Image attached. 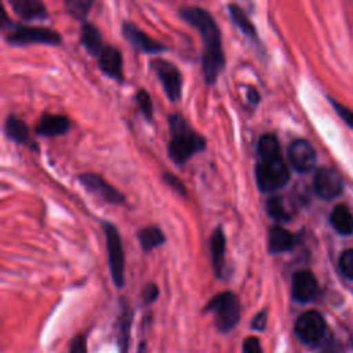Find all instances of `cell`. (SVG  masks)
Returning a JSON list of instances; mask_svg holds the SVG:
<instances>
[{
    "instance_id": "d590c367",
    "label": "cell",
    "mask_w": 353,
    "mask_h": 353,
    "mask_svg": "<svg viewBox=\"0 0 353 353\" xmlns=\"http://www.w3.org/2000/svg\"><path fill=\"white\" fill-rule=\"evenodd\" d=\"M245 98L251 105H258L261 102V94L255 87H247L245 90Z\"/></svg>"
},
{
    "instance_id": "cb8c5ba5",
    "label": "cell",
    "mask_w": 353,
    "mask_h": 353,
    "mask_svg": "<svg viewBox=\"0 0 353 353\" xmlns=\"http://www.w3.org/2000/svg\"><path fill=\"white\" fill-rule=\"evenodd\" d=\"M330 222L341 234H350L353 232V215L346 205H336L331 212Z\"/></svg>"
},
{
    "instance_id": "1f68e13d",
    "label": "cell",
    "mask_w": 353,
    "mask_h": 353,
    "mask_svg": "<svg viewBox=\"0 0 353 353\" xmlns=\"http://www.w3.org/2000/svg\"><path fill=\"white\" fill-rule=\"evenodd\" d=\"M243 353H262L261 342L256 336H248L243 342Z\"/></svg>"
},
{
    "instance_id": "ffe728a7",
    "label": "cell",
    "mask_w": 353,
    "mask_h": 353,
    "mask_svg": "<svg viewBox=\"0 0 353 353\" xmlns=\"http://www.w3.org/2000/svg\"><path fill=\"white\" fill-rule=\"evenodd\" d=\"M4 134L7 135V138H10L17 143H25V145L32 143L28 124L12 113H10L4 120Z\"/></svg>"
},
{
    "instance_id": "8fae6325",
    "label": "cell",
    "mask_w": 353,
    "mask_h": 353,
    "mask_svg": "<svg viewBox=\"0 0 353 353\" xmlns=\"http://www.w3.org/2000/svg\"><path fill=\"white\" fill-rule=\"evenodd\" d=\"M287 157L294 170L298 172H309L316 165V152L306 139H295L287 149Z\"/></svg>"
},
{
    "instance_id": "603a6c76",
    "label": "cell",
    "mask_w": 353,
    "mask_h": 353,
    "mask_svg": "<svg viewBox=\"0 0 353 353\" xmlns=\"http://www.w3.org/2000/svg\"><path fill=\"white\" fill-rule=\"evenodd\" d=\"M137 237L141 244V248L145 252H150L152 250H154L165 243V234L156 225H149V226L141 228L137 233Z\"/></svg>"
},
{
    "instance_id": "484cf974",
    "label": "cell",
    "mask_w": 353,
    "mask_h": 353,
    "mask_svg": "<svg viewBox=\"0 0 353 353\" xmlns=\"http://www.w3.org/2000/svg\"><path fill=\"white\" fill-rule=\"evenodd\" d=\"M266 212L268 215L277 222H288L291 219V214L288 212L284 199L281 196H272L266 201Z\"/></svg>"
},
{
    "instance_id": "83f0119b",
    "label": "cell",
    "mask_w": 353,
    "mask_h": 353,
    "mask_svg": "<svg viewBox=\"0 0 353 353\" xmlns=\"http://www.w3.org/2000/svg\"><path fill=\"white\" fill-rule=\"evenodd\" d=\"M141 113L143 114V117L148 120V121H153V103H152V99H150V95L149 92L145 90V88H141L135 92V97H134Z\"/></svg>"
},
{
    "instance_id": "f546056e",
    "label": "cell",
    "mask_w": 353,
    "mask_h": 353,
    "mask_svg": "<svg viewBox=\"0 0 353 353\" xmlns=\"http://www.w3.org/2000/svg\"><path fill=\"white\" fill-rule=\"evenodd\" d=\"M163 181H164L171 189H174L176 193H179L181 196H183V197L188 196V190H186L185 183H183L176 175H174V174H171V172H164V174H163Z\"/></svg>"
},
{
    "instance_id": "f1b7e54d",
    "label": "cell",
    "mask_w": 353,
    "mask_h": 353,
    "mask_svg": "<svg viewBox=\"0 0 353 353\" xmlns=\"http://www.w3.org/2000/svg\"><path fill=\"white\" fill-rule=\"evenodd\" d=\"M339 269L347 279L353 280V248L342 252L339 256Z\"/></svg>"
},
{
    "instance_id": "d6a6232c",
    "label": "cell",
    "mask_w": 353,
    "mask_h": 353,
    "mask_svg": "<svg viewBox=\"0 0 353 353\" xmlns=\"http://www.w3.org/2000/svg\"><path fill=\"white\" fill-rule=\"evenodd\" d=\"M70 353H87V342L83 334H79L73 338L70 343Z\"/></svg>"
},
{
    "instance_id": "8992f818",
    "label": "cell",
    "mask_w": 353,
    "mask_h": 353,
    "mask_svg": "<svg viewBox=\"0 0 353 353\" xmlns=\"http://www.w3.org/2000/svg\"><path fill=\"white\" fill-rule=\"evenodd\" d=\"M255 182L261 192H274L290 181V170L283 157L258 161L255 165Z\"/></svg>"
},
{
    "instance_id": "4dcf8cb0",
    "label": "cell",
    "mask_w": 353,
    "mask_h": 353,
    "mask_svg": "<svg viewBox=\"0 0 353 353\" xmlns=\"http://www.w3.org/2000/svg\"><path fill=\"white\" fill-rule=\"evenodd\" d=\"M159 296V287L154 283H148L142 290V299L146 305L154 302Z\"/></svg>"
},
{
    "instance_id": "e0dca14e",
    "label": "cell",
    "mask_w": 353,
    "mask_h": 353,
    "mask_svg": "<svg viewBox=\"0 0 353 353\" xmlns=\"http://www.w3.org/2000/svg\"><path fill=\"white\" fill-rule=\"evenodd\" d=\"M8 3L23 21H44L48 18L47 8L40 0H10Z\"/></svg>"
},
{
    "instance_id": "836d02e7",
    "label": "cell",
    "mask_w": 353,
    "mask_h": 353,
    "mask_svg": "<svg viewBox=\"0 0 353 353\" xmlns=\"http://www.w3.org/2000/svg\"><path fill=\"white\" fill-rule=\"evenodd\" d=\"M266 323H268L266 310H261L254 316V319L251 321V328L255 331H263L266 328Z\"/></svg>"
},
{
    "instance_id": "3957f363",
    "label": "cell",
    "mask_w": 353,
    "mask_h": 353,
    "mask_svg": "<svg viewBox=\"0 0 353 353\" xmlns=\"http://www.w3.org/2000/svg\"><path fill=\"white\" fill-rule=\"evenodd\" d=\"M0 28L4 32V40L10 46H29V44L59 46L62 41L61 34L51 28L14 23L7 18V14L3 7H1Z\"/></svg>"
},
{
    "instance_id": "277c9868",
    "label": "cell",
    "mask_w": 353,
    "mask_h": 353,
    "mask_svg": "<svg viewBox=\"0 0 353 353\" xmlns=\"http://www.w3.org/2000/svg\"><path fill=\"white\" fill-rule=\"evenodd\" d=\"M204 312L214 314L215 325L221 332H229L240 320L241 305L233 291H222L207 302Z\"/></svg>"
},
{
    "instance_id": "d6986e66",
    "label": "cell",
    "mask_w": 353,
    "mask_h": 353,
    "mask_svg": "<svg viewBox=\"0 0 353 353\" xmlns=\"http://www.w3.org/2000/svg\"><path fill=\"white\" fill-rule=\"evenodd\" d=\"M80 43L85 48V51L92 57H99L103 50L102 36L99 29L91 22H83L80 28Z\"/></svg>"
},
{
    "instance_id": "44dd1931",
    "label": "cell",
    "mask_w": 353,
    "mask_h": 353,
    "mask_svg": "<svg viewBox=\"0 0 353 353\" xmlns=\"http://www.w3.org/2000/svg\"><path fill=\"white\" fill-rule=\"evenodd\" d=\"M131 321H132V313L128 307V305L123 301L121 312L117 319V346L120 353L128 352V342H130V331H131Z\"/></svg>"
},
{
    "instance_id": "ac0fdd59",
    "label": "cell",
    "mask_w": 353,
    "mask_h": 353,
    "mask_svg": "<svg viewBox=\"0 0 353 353\" xmlns=\"http://www.w3.org/2000/svg\"><path fill=\"white\" fill-rule=\"evenodd\" d=\"M295 245L294 236L284 228L274 225L268 233V250L270 254L290 251Z\"/></svg>"
},
{
    "instance_id": "4fadbf2b",
    "label": "cell",
    "mask_w": 353,
    "mask_h": 353,
    "mask_svg": "<svg viewBox=\"0 0 353 353\" xmlns=\"http://www.w3.org/2000/svg\"><path fill=\"white\" fill-rule=\"evenodd\" d=\"M291 292L296 302L307 303L313 301L319 292V284L314 274L305 269L295 272L292 276Z\"/></svg>"
},
{
    "instance_id": "9c48e42d",
    "label": "cell",
    "mask_w": 353,
    "mask_h": 353,
    "mask_svg": "<svg viewBox=\"0 0 353 353\" xmlns=\"http://www.w3.org/2000/svg\"><path fill=\"white\" fill-rule=\"evenodd\" d=\"M77 181L94 196L109 203V204H124V194L117 190L113 185L106 182L101 175L94 172H83L77 175Z\"/></svg>"
},
{
    "instance_id": "ba28073f",
    "label": "cell",
    "mask_w": 353,
    "mask_h": 353,
    "mask_svg": "<svg viewBox=\"0 0 353 353\" xmlns=\"http://www.w3.org/2000/svg\"><path fill=\"white\" fill-rule=\"evenodd\" d=\"M325 320L316 310L302 313L295 321V334L306 345L316 346L325 336Z\"/></svg>"
},
{
    "instance_id": "5b68a950",
    "label": "cell",
    "mask_w": 353,
    "mask_h": 353,
    "mask_svg": "<svg viewBox=\"0 0 353 353\" xmlns=\"http://www.w3.org/2000/svg\"><path fill=\"white\" fill-rule=\"evenodd\" d=\"M101 226L105 233L106 240V251H108V262H109V270L112 280L117 288H121L124 285V250L120 233L117 228L110 222L103 219L101 222Z\"/></svg>"
},
{
    "instance_id": "7c38bea8",
    "label": "cell",
    "mask_w": 353,
    "mask_h": 353,
    "mask_svg": "<svg viewBox=\"0 0 353 353\" xmlns=\"http://www.w3.org/2000/svg\"><path fill=\"white\" fill-rule=\"evenodd\" d=\"M314 192L323 200H332L342 193L341 176L328 167H321L317 170L313 179Z\"/></svg>"
},
{
    "instance_id": "e575fe53",
    "label": "cell",
    "mask_w": 353,
    "mask_h": 353,
    "mask_svg": "<svg viewBox=\"0 0 353 353\" xmlns=\"http://www.w3.org/2000/svg\"><path fill=\"white\" fill-rule=\"evenodd\" d=\"M332 103H334L335 109L338 110V113L341 114V117L346 121V124H349V125L353 128V112L349 110L347 108H343V106L339 105V103H335L334 101H332Z\"/></svg>"
},
{
    "instance_id": "7a4b0ae2",
    "label": "cell",
    "mask_w": 353,
    "mask_h": 353,
    "mask_svg": "<svg viewBox=\"0 0 353 353\" xmlns=\"http://www.w3.org/2000/svg\"><path fill=\"white\" fill-rule=\"evenodd\" d=\"M168 125L171 138L167 145V153L174 164L183 165L193 154L207 148L205 138L194 131L181 113H171L168 116Z\"/></svg>"
},
{
    "instance_id": "52a82bcc",
    "label": "cell",
    "mask_w": 353,
    "mask_h": 353,
    "mask_svg": "<svg viewBox=\"0 0 353 353\" xmlns=\"http://www.w3.org/2000/svg\"><path fill=\"white\" fill-rule=\"evenodd\" d=\"M149 65L160 80L167 98L172 102L178 101L182 95V74L178 66L164 58L150 59Z\"/></svg>"
},
{
    "instance_id": "d4e9b609",
    "label": "cell",
    "mask_w": 353,
    "mask_h": 353,
    "mask_svg": "<svg viewBox=\"0 0 353 353\" xmlns=\"http://www.w3.org/2000/svg\"><path fill=\"white\" fill-rule=\"evenodd\" d=\"M256 153L261 161H268L280 157V143L276 135L273 134H263L259 137L256 143Z\"/></svg>"
},
{
    "instance_id": "30bf717a",
    "label": "cell",
    "mask_w": 353,
    "mask_h": 353,
    "mask_svg": "<svg viewBox=\"0 0 353 353\" xmlns=\"http://www.w3.org/2000/svg\"><path fill=\"white\" fill-rule=\"evenodd\" d=\"M121 34L130 43V46L132 48H135L137 51H141L145 54H152V55L167 51V46H164L161 41H157L153 37H150L146 32L141 30L131 21L123 22Z\"/></svg>"
},
{
    "instance_id": "5bb4252c",
    "label": "cell",
    "mask_w": 353,
    "mask_h": 353,
    "mask_svg": "<svg viewBox=\"0 0 353 353\" xmlns=\"http://www.w3.org/2000/svg\"><path fill=\"white\" fill-rule=\"evenodd\" d=\"M98 66L103 74L116 80L117 83H123V57L117 47L112 44H106L98 57Z\"/></svg>"
},
{
    "instance_id": "7402d4cb",
    "label": "cell",
    "mask_w": 353,
    "mask_h": 353,
    "mask_svg": "<svg viewBox=\"0 0 353 353\" xmlns=\"http://www.w3.org/2000/svg\"><path fill=\"white\" fill-rule=\"evenodd\" d=\"M228 10L233 23L243 32V34L251 39L252 41L254 40L258 41V30L255 25L251 22V19L248 18V15L245 14V11L239 4H234V3H229Z\"/></svg>"
},
{
    "instance_id": "2e32d148",
    "label": "cell",
    "mask_w": 353,
    "mask_h": 353,
    "mask_svg": "<svg viewBox=\"0 0 353 353\" xmlns=\"http://www.w3.org/2000/svg\"><path fill=\"white\" fill-rule=\"evenodd\" d=\"M70 121L63 114L44 113L34 127V132L43 137H59L68 132Z\"/></svg>"
},
{
    "instance_id": "9a60e30c",
    "label": "cell",
    "mask_w": 353,
    "mask_h": 353,
    "mask_svg": "<svg viewBox=\"0 0 353 353\" xmlns=\"http://www.w3.org/2000/svg\"><path fill=\"white\" fill-rule=\"evenodd\" d=\"M208 248L211 255V266L218 279L223 277L225 269V252H226V236L222 226H216L210 239H208Z\"/></svg>"
},
{
    "instance_id": "6da1fadb",
    "label": "cell",
    "mask_w": 353,
    "mask_h": 353,
    "mask_svg": "<svg viewBox=\"0 0 353 353\" xmlns=\"http://www.w3.org/2000/svg\"><path fill=\"white\" fill-rule=\"evenodd\" d=\"M178 15L190 26L199 30L203 40L201 70L204 81L214 84L225 69L226 58L222 47L221 29L212 14L200 6H182Z\"/></svg>"
},
{
    "instance_id": "4316f807",
    "label": "cell",
    "mask_w": 353,
    "mask_h": 353,
    "mask_svg": "<svg viewBox=\"0 0 353 353\" xmlns=\"http://www.w3.org/2000/svg\"><path fill=\"white\" fill-rule=\"evenodd\" d=\"M92 6H94L92 0H65L66 12L72 18L80 21L81 23L87 22L85 19H87V15L90 14Z\"/></svg>"
}]
</instances>
